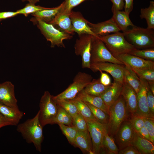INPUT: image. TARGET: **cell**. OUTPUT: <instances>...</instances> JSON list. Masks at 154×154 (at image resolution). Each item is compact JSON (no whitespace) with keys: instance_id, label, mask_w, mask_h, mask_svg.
<instances>
[{"instance_id":"484cf974","label":"cell","mask_w":154,"mask_h":154,"mask_svg":"<svg viewBox=\"0 0 154 154\" xmlns=\"http://www.w3.org/2000/svg\"><path fill=\"white\" fill-rule=\"evenodd\" d=\"M110 86L103 85L100 82V79H93L83 90L88 94L100 97Z\"/></svg>"},{"instance_id":"836d02e7","label":"cell","mask_w":154,"mask_h":154,"mask_svg":"<svg viewBox=\"0 0 154 154\" xmlns=\"http://www.w3.org/2000/svg\"><path fill=\"white\" fill-rule=\"evenodd\" d=\"M58 124L70 143L74 146L76 137L78 131L76 128L74 126H68L60 123Z\"/></svg>"},{"instance_id":"7a4b0ae2","label":"cell","mask_w":154,"mask_h":154,"mask_svg":"<svg viewBox=\"0 0 154 154\" xmlns=\"http://www.w3.org/2000/svg\"><path fill=\"white\" fill-rule=\"evenodd\" d=\"M125 102L121 95L109 108V119L106 126L108 133L111 136L116 134L122 123L127 117Z\"/></svg>"},{"instance_id":"bcb514c9","label":"cell","mask_w":154,"mask_h":154,"mask_svg":"<svg viewBox=\"0 0 154 154\" xmlns=\"http://www.w3.org/2000/svg\"><path fill=\"white\" fill-rule=\"evenodd\" d=\"M18 15L16 11L0 12V21L3 20L14 17Z\"/></svg>"},{"instance_id":"f546056e","label":"cell","mask_w":154,"mask_h":154,"mask_svg":"<svg viewBox=\"0 0 154 154\" xmlns=\"http://www.w3.org/2000/svg\"><path fill=\"white\" fill-rule=\"evenodd\" d=\"M140 17L141 19H145L147 24V28L154 29V2L150 1L147 8H141Z\"/></svg>"},{"instance_id":"ab89813d","label":"cell","mask_w":154,"mask_h":154,"mask_svg":"<svg viewBox=\"0 0 154 154\" xmlns=\"http://www.w3.org/2000/svg\"><path fill=\"white\" fill-rule=\"evenodd\" d=\"M86 0H65L63 2V5L60 11L70 14L73 8Z\"/></svg>"},{"instance_id":"277c9868","label":"cell","mask_w":154,"mask_h":154,"mask_svg":"<svg viewBox=\"0 0 154 154\" xmlns=\"http://www.w3.org/2000/svg\"><path fill=\"white\" fill-rule=\"evenodd\" d=\"M113 55L123 53L129 54L137 49L128 41L123 33L120 32L98 36Z\"/></svg>"},{"instance_id":"3957f363","label":"cell","mask_w":154,"mask_h":154,"mask_svg":"<svg viewBox=\"0 0 154 154\" xmlns=\"http://www.w3.org/2000/svg\"><path fill=\"white\" fill-rule=\"evenodd\" d=\"M125 38L137 49L153 48L154 46V29L135 26L124 32Z\"/></svg>"},{"instance_id":"74e56055","label":"cell","mask_w":154,"mask_h":154,"mask_svg":"<svg viewBox=\"0 0 154 154\" xmlns=\"http://www.w3.org/2000/svg\"><path fill=\"white\" fill-rule=\"evenodd\" d=\"M48 8H49L36 5L35 4L29 3L27 4L24 8L17 10L16 11L18 15L22 14L25 17H27L30 14H32L37 12Z\"/></svg>"},{"instance_id":"1f68e13d","label":"cell","mask_w":154,"mask_h":154,"mask_svg":"<svg viewBox=\"0 0 154 154\" xmlns=\"http://www.w3.org/2000/svg\"><path fill=\"white\" fill-rule=\"evenodd\" d=\"M85 102L90 108L96 121L102 124L106 125L109 119V115L101 109L88 102Z\"/></svg>"},{"instance_id":"60d3db41","label":"cell","mask_w":154,"mask_h":154,"mask_svg":"<svg viewBox=\"0 0 154 154\" xmlns=\"http://www.w3.org/2000/svg\"><path fill=\"white\" fill-rule=\"evenodd\" d=\"M129 121L136 132L144 126V117L140 116L132 115Z\"/></svg>"},{"instance_id":"8992f818","label":"cell","mask_w":154,"mask_h":154,"mask_svg":"<svg viewBox=\"0 0 154 154\" xmlns=\"http://www.w3.org/2000/svg\"><path fill=\"white\" fill-rule=\"evenodd\" d=\"M48 91H45L39 103V118L43 127L48 124H53L58 112V105Z\"/></svg>"},{"instance_id":"e575fe53","label":"cell","mask_w":154,"mask_h":154,"mask_svg":"<svg viewBox=\"0 0 154 154\" xmlns=\"http://www.w3.org/2000/svg\"><path fill=\"white\" fill-rule=\"evenodd\" d=\"M55 100L58 104L63 108L72 118L79 113L76 105L71 100Z\"/></svg>"},{"instance_id":"7dc6e473","label":"cell","mask_w":154,"mask_h":154,"mask_svg":"<svg viewBox=\"0 0 154 154\" xmlns=\"http://www.w3.org/2000/svg\"><path fill=\"white\" fill-rule=\"evenodd\" d=\"M125 5L124 11L128 15L132 11L133 8V0H124Z\"/></svg>"},{"instance_id":"f1b7e54d","label":"cell","mask_w":154,"mask_h":154,"mask_svg":"<svg viewBox=\"0 0 154 154\" xmlns=\"http://www.w3.org/2000/svg\"><path fill=\"white\" fill-rule=\"evenodd\" d=\"M125 67L124 81L130 85L137 94L141 86L139 78L129 67L125 65Z\"/></svg>"},{"instance_id":"9a60e30c","label":"cell","mask_w":154,"mask_h":154,"mask_svg":"<svg viewBox=\"0 0 154 154\" xmlns=\"http://www.w3.org/2000/svg\"><path fill=\"white\" fill-rule=\"evenodd\" d=\"M14 86L9 81L0 84V103L15 108H18L14 91Z\"/></svg>"},{"instance_id":"603a6c76","label":"cell","mask_w":154,"mask_h":154,"mask_svg":"<svg viewBox=\"0 0 154 154\" xmlns=\"http://www.w3.org/2000/svg\"><path fill=\"white\" fill-rule=\"evenodd\" d=\"M0 112L13 124L17 125L23 116L18 108L11 107L0 103Z\"/></svg>"},{"instance_id":"4316f807","label":"cell","mask_w":154,"mask_h":154,"mask_svg":"<svg viewBox=\"0 0 154 154\" xmlns=\"http://www.w3.org/2000/svg\"><path fill=\"white\" fill-rule=\"evenodd\" d=\"M62 5L63 3L56 7L49 8L48 9L39 11L32 14V15L48 23L52 20L60 11Z\"/></svg>"},{"instance_id":"ee69618b","label":"cell","mask_w":154,"mask_h":154,"mask_svg":"<svg viewBox=\"0 0 154 154\" xmlns=\"http://www.w3.org/2000/svg\"><path fill=\"white\" fill-rule=\"evenodd\" d=\"M119 154H140L137 149L133 146L131 145L120 149Z\"/></svg>"},{"instance_id":"d590c367","label":"cell","mask_w":154,"mask_h":154,"mask_svg":"<svg viewBox=\"0 0 154 154\" xmlns=\"http://www.w3.org/2000/svg\"><path fill=\"white\" fill-rule=\"evenodd\" d=\"M130 68L139 78L146 80L148 83L154 82V69Z\"/></svg>"},{"instance_id":"cb8c5ba5","label":"cell","mask_w":154,"mask_h":154,"mask_svg":"<svg viewBox=\"0 0 154 154\" xmlns=\"http://www.w3.org/2000/svg\"><path fill=\"white\" fill-rule=\"evenodd\" d=\"M132 145L137 149L140 154H154V144L141 137L136 132Z\"/></svg>"},{"instance_id":"ffe728a7","label":"cell","mask_w":154,"mask_h":154,"mask_svg":"<svg viewBox=\"0 0 154 154\" xmlns=\"http://www.w3.org/2000/svg\"><path fill=\"white\" fill-rule=\"evenodd\" d=\"M122 84L114 80L110 87L100 97L109 108L121 95Z\"/></svg>"},{"instance_id":"d6a6232c","label":"cell","mask_w":154,"mask_h":154,"mask_svg":"<svg viewBox=\"0 0 154 154\" xmlns=\"http://www.w3.org/2000/svg\"><path fill=\"white\" fill-rule=\"evenodd\" d=\"M55 123L73 126L72 117L59 105L58 112L54 122V124Z\"/></svg>"},{"instance_id":"7c38bea8","label":"cell","mask_w":154,"mask_h":154,"mask_svg":"<svg viewBox=\"0 0 154 154\" xmlns=\"http://www.w3.org/2000/svg\"><path fill=\"white\" fill-rule=\"evenodd\" d=\"M124 65L130 68L137 69H154V62L144 59L128 53L114 56Z\"/></svg>"},{"instance_id":"816d5d0a","label":"cell","mask_w":154,"mask_h":154,"mask_svg":"<svg viewBox=\"0 0 154 154\" xmlns=\"http://www.w3.org/2000/svg\"><path fill=\"white\" fill-rule=\"evenodd\" d=\"M148 83L150 89L154 95V82H151Z\"/></svg>"},{"instance_id":"d4e9b609","label":"cell","mask_w":154,"mask_h":154,"mask_svg":"<svg viewBox=\"0 0 154 154\" xmlns=\"http://www.w3.org/2000/svg\"><path fill=\"white\" fill-rule=\"evenodd\" d=\"M77 96L84 102H87L94 106L100 108L109 114V108L105 104L102 98L99 97L89 95L83 90L80 92Z\"/></svg>"},{"instance_id":"4dcf8cb0","label":"cell","mask_w":154,"mask_h":154,"mask_svg":"<svg viewBox=\"0 0 154 154\" xmlns=\"http://www.w3.org/2000/svg\"><path fill=\"white\" fill-rule=\"evenodd\" d=\"M102 148H104L108 154H117L118 153L119 149L113 138L108 134L107 129L104 136L101 149Z\"/></svg>"},{"instance_id":"5bb4252c","label":"cell","mask_w":154,"mask_h":154,"mask_svg":"<svg viewBox=\"0 0 154 154\" xmlns=\"http://www.w3.org/2000/svg\"><path fill=\"white\" fill-rule=\"evenodd\" d=\"M125 121L121 124L116 134L120 150L132 145L136 133L129 121Z\"/></svg>"},{"instance_id":"ba28073f","label":"cell","mask_w":154,"mask_h":154,"mask_svg":"<svg viewBox=\"0 0 154 154\" xmlns=\"http://www.w3.org/2000/svg\"><path fill=\"white\" fill-rule=\"evenodd\" d=\"M108 62L124 65L116 58L98 36H93L91 51L90 63Z\"/></svg>"},{"instance_id":"52a82bcc","label":"cell","mask_w":154,"mask_h":154,"mask_svg":"<svg viewBox=\"0 0 154 154\" xmlns=\"http://www.w3.org/2000/svg\"><path fill=\"white\" fill-rule=\"evenodd\" d=\"M93 79L92 76L84 72H79L76 75L73 82L65 90L54 96L55 100H71L83 90Z\"/></svg>"},{"instance_id":"44dd1931","label":"cell","mask_w":154,"mask_h":154,"mask_svg":"<svg viewBox=\"0 0 154 154\" xmlns=\"http://www.w3.org/2000/svg\"><path fill=\"white\" fill-rule=\"evenodd\" d=\"M113 15L111 18L114 21L120 31L124 32L129 26L133 27L135 25L131 21L129 15L124 11L119 10L112 6L111 9Z\"/></svg>"},{"instance_id":"b9f144b4","label":"cell","mask_w":154,"mask_h":154,"mask_svg":"<svg viewBox=\"0 0 154 154\" xmlns=\"http://www.w3.org/2000/svg\"><path fill=\"white\" fill-rule=\"evenodd\" d=\"M154 118H144V126L149 133L153 143H154Z\"/></svg>"},{"instance_id":"2e32d148","label":"cell","mask_w":154,"mask_h":154,"mask_svg":"<svg viewBox=\"0 0 154 154\" xmlns=\"http://www.w3.org/2000/svg\"><path fill=\"white\" fill-rule=\"evenodd\" d=\"M69 16L73 30L78 35L86 34L97 36L91 30L88 24V21L84 17L80 12L72 11Z\"/></svg>"},{"instance_id":"c3c4849f","label":"cell","mask_w":154,"mask_h":154,"mask_svg":"<svg viewBox=\"0 0 154 154\" xmlns=\"http://www.w3.org/2000/svg\"><path fill=\"white\" fill-rule=\"evenodd\" d=\"M137 133L141 137L150 141L153 143L149 133L144 127L141 128Z\"/></svg>"},{"instance_id":"5b68a950","label":"cell","mask_w":154,"mask_h":154,"mask_svg":"<svg viewBox=\"0 0 154 154\" xmlns=\"http://www.w3.org/2000/svg\"><path fill=\"white\" fill-rule=\"evenodd\" d=\"M30 20L37 25L46 40L50 42L52 48L56 46L65 48L63 40L70 39L73 37L72 35L59 31L52 24L47 23L38 18L34 17Z\"/></svg>"},{"instance_id":"4fadbf2b","label":"cell","mask_w":154,"mask_h":154,"mask_svg":"<svg viewBox=\"0 0 154 154\" xmlns=\"http://www.w3.org/2000/svg\"><path fill=\"white\" fill-rule=\"evenodd\" d=\"M139 79L141 82V86L137 94L138 108L135 114L144 118H154V115L150 112L147 102V90L148 83L144 79L140 78Z\"/></svg>"},{"instance_id":"7bdbcfd3","label":"cell","mask_w":154,"mask_h":154,"mask_svg":"<svg viewBox=\"0 0 154 154\" xmlns=\"http://www.w3.org/2000/svg\"><path fill=\"white\" fill-rule=\"evenodd\" d=\"M147 105L149 110L151 113L154 115V96L149 88L148 86L147 90Z\"/></svg>"},{"instance_id":"ac0fdd59","label":"cell","mask_w":154,"mask_h":154,"mask_svg":"<svg viewBox=\"0 0 154 154\" xmlns=\"http://www.w3.org/2000/svg\"><path fill=\"white\" fill-rule=\"evenodd\" d=\"M121 95L125 102L127 111L132 115L135 114L138 108L137 94L135 90L125 81L122 84Z\"/></svg>"},{"instance_id":"8d00e7d4","label":"cell","mask_w":154,"mask_h":154,"mask_svg":"<svg viewBox=\"0 0 154 154\" xmlns=\"http://www.w3.org/2000/svg\"><path fill=\"white\" fill-rule=\"evenodd\" d=\"M129 54L136 56L144 59L154 61V48H150L134 50Z\"/></svg>"},{"instance_id":"f5cc1de1","label":"cell","mask_w":154,"mask_h":154,"mask_svg":"<svg viewBox=\"0 0 154 154\" xmlns=\"http://www.w3.org/2000/svg\"><path fill=\"white\" fill-rule=\"evenodd\" d=\"M22 1H27L29 3L35 4L36 3L39 1V0H21Z\"/></svg>"},{"instance_id":"8fae6325","label":"cell","mask_w":154,"mask_h":154,"mask_svg":"<svg viewBox=\"0 0 154 154\" xmlns=\"http://www.w3.org/2000/svg\"><path fill=\"white\" fill-rule=\"evenodd\" d=\"M93 146L94 154H100L106 125L102 124L96 120L86 121Z\"/></svg>"},{"instance_id":"f6af8a7d","label":"cell","mask_w":154,"mask_h":154,"mask_svg":"<svg viewBox=\"0 0 154 154\" xmlns=\"http://www.w3.org/2000/svg\"><path fill=\"white\" fill-rule=\"evenodd\" d=\"M101 73L100 78V82L103 85L108 86L111 85V79L109 76L106 73L99 71Z\"/></svg>"},{"instance_id":"6da1fadb","label":"cell","mask_w":154,"mask_h":154,"mask_svg":"<svg viewBox=\"0 0 154 154\" xmlns=\"http://www.w3.org/2000/svg\"><path fill=\"white\" fill-rule=\"evenodd\" d=\"M39 112L33 118L17 125V130L28 143H33L36 149L41 152L43 140V126L39 118Z\"/></svg>"},{"instance_id":"f907efd6","label":"cell","mask_w":154,"mask_h":154,"mask_svg":"<svg viewBox=\"0 0 154 154\" xmlns=\"http://www.w3.org/2000/svg\"><path fill=\"white\" fill-rule=\"evenodd\" d=\"M13 125L12 123L0 112V128L7 125Z\"/></svg>"},{"instance_id":"e0dca14e","label":"cell","mask_w":154,"mask_h":154,"mask_svg":"<svg viewBox=\"0 0 154 154\" xmlns=\"http://www.w3.org/2000/svg\"><path fill=\"white\" fill-rule=\"evenodd\" d=\"M88 24L92 31L97 36L114 33L120 31L112 18L96 24L88 21Z\"/></svg>"},{"instance_id":"30bf717a","label":"cell","mask_w":154,"mask_h":154,"mask_svg":"<svg viewBox=\"0 0 154 154\" xmlns=\"http://www.w3.org/2000/svg\"><path fill=\"white\" fill-rule=\"evenodd\" d=\"M108 62L90 63V69L94 72L104 71L109 73L114 80L123 84L124 82L125 65Z\"/></svg>"},{"instance_id":"83f0119b","label":"cell","mask_w":154,"mask_h":154,"mask_svg":"<svg viewBox=\"0 0 154 154\" xmlns=\"http://www.w3.org/2000/svg\"><path fill=\"white\" fill-rule=\"evenodd\" d=\"M71 100L76 105L78 112L84 117L86 121L96 120L90 109L85 102L77 96Z\"/></svg>"},{"instance_id":"7402d4cb","label":"cell","mask_w":154,"mask_h":154,"mask_svg":"<svg viewBox=\"0 0 154 154\" xmlns=\"http://www.w3.org/2000/svg\"><path fill=\"white\" fill-rule=\"evenodd\" d=\"M74 146L79 148L84 153L94 154L92 143L89 131L84 132L78 131Z\"/></svg>"},{"instance_id":"f35d334b","label":"cell","mask_w":154,"mask_h":154,"mask_svg":"<svg viewBox=\"0 0 154 154\" xmlns=\"http://www.w3.org/2000/svg\"><path fill=\"white\" fill-rule=\"evenodd\" d=\"M72 118L73 125L78 131L84 132L88 131L86 121L79 113Z\"/></svg>"},{"instance_id":"681fc988","label":"cell","mask_w":154,"mask_h":154,"mask_svg":"<svg viewBox=\"0 0 154 154\" xmlns=\"http://www.w3.org/2000/svg\"><path fill=\"white\" fill-rule=\"evenodd\" d=\"M112 3V6L116 9L122 10L124 8V0H110Z\"/></svg>"},{"instance_id":"d6986e66","label":"cell","mask_w":154,"mask_h":154,"mask_svg":"<svg viewBox=\"0 0 154 154\" xmlns=\"http://www.w3.org/2000/svg\"><path fill=\"white\" fill-rule=\"evenodd\" d=\"M69 15L70 14L60 11L52 20L48 23L52 24L59 31L72 35L74 31Z\"/></svg>"},{"instance_id":"9c48e42d","label":"cell","mask_w":154,"mask_h":154,"mask_svg":"<svg viewBox=\"0 0 154 154\" xmlns=\"http://www.w3.org/2000/svg\"><path fill=\"white\" fill-rule=\"evenodd\" d=\"M79 36L74 45L75 52L76 55L82 58L83 68L90 69L91 51L92 39L93 35L84 34Z\"/></svg>"}]
</instances>
